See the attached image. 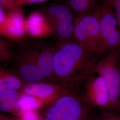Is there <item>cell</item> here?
<instances>
[{
	"label": "cell",
	"mask_w": 120,
	"mask_h": 120,
	"mask_svg": "<svg viewBox=\"0 0 120 120\" xmlns=\"http://www.w3.org/2000/svg\"><path fill=\"white\" fill-rule=\"evenodd\" d=\"M45 15L59 41H73L75 16L68 6L52 5L48 8Z\"/></svg>",
	"instance_id": "7"
},
{
	"label": "cell",
	"mask_w": 120,
	"mask_h": 120,
	"mask_svg": "<svg viewBox=\"0 0 120 120\" xmlns=\"http://www.w3.org/2000/svg\"><path fill=\"white\" fill-rule=\"evenodd\" d=\"M120 46L109 52L96 63L94 73L103 78L107 85L110 97V109H119L120 71L118 61Z\"/></svg>",
	"instance_id": "5"
},
{
	"label": "cell",
	"mask_w": 120,
	"mask_h": 120,
	"mask_svg": "<svg viewBox=\"0 0 120 120\" xmlns=\"http://www.w3.org/2000/svg\"><path fill=\"white\" fill-rule=\"evenodd\" d=\"M43 116L38 111L22 109L19 119L21 120H41Z\"/></svg>",
	"instance_id": "17"
},
{
	"label": "cell",
	"mask_w": 120,
	"mask_h": 120,
	"mask_svg": "<svg viewBox=\"0 0 120 120\" xmlns=\"http://www.w3.org/2000/svg\"><path fill=\"white\" fill-rule=\"evenodd\" d=\"M12 47L8 41L0 37V60L1 62L6 61L14 57Z\"/></svg>",
	"instance_id": "15"
},
{
	"label": "cell",
	"mask_w": 120,
	"mask_h": 120,
	"mask_svg": "<svg viewBox=\"0 0 120 120\" xmlns=\"http://www.w3.org/2000/svg\"><path fill=\"white\" fill-rule=\"evenodd\" d=\"M56 99L45 98L30 95L24 94L19 99L17 104L22 109L39 111L53 102Z\"/></svg>",
	"instance_id": "13"
},
{
	"label": "cell",
	"mask_w": 120,
	"mask_h": 120,
	"mask_svg": "<svg viewBox=\"0 0 120 120\" xmlns=\"http://www.w3.org/2000/svg\"><path fill=\"white\" fill-rule=\"evenodd\" d=\"M91 120H101L99 116H93Z\"/></svg>",
	"instance_id": "24"
},
{
	"label": "cell",
	"mask_w": 120,
	"mask_h": 120,
	"mask_svg": "<svg viewBox=\"0 0 120 120\" xmlns=\"http://www.w3.org/2000/svg\"><path fill=\"white\" fill-rule=\"evenodd\" d=\"M51 0H17V6H21L25 5L35 4L41 3Z\"/></svg>",
	"instance_id": "20"
},
{
	"label": "cell",
	"mask_w": 120,
	"mask_h": 120,
	"mask_svg": "<svg viewBox=\"0 0 120 120\" xmlns=\"http://www.w3.org/2000/svg\"><path fill=\"white\" fill-rule=\"evenodd\" d=\"M76 90L60 96L38 111L52 120H91L93 107L82 100Z\"/></svg>",
	"instance_id": "3"
},
{
	"label": "cell",
	"mask_w": 120,
	"mask_h": 120,
	"mask_svg": "<svg viewBox=\"0 0 120 120\" xmlns=\"http://www.w3.org/2000/svg\"><path fill=\"white\" fill-rule=\"evenodd\" d=\"M54 46L34 42L23 48L15 55V71L27 83L55 82L53 57Z\"/></svg>",
	"instance_id": "2"
},
{
	"label": "cell",
	"mask_w": 120,
	"mask_h": 120,
	"mask_svg": "<svg viewBox=\"0 0 120 120\" xmlns=\"http://www.w3.org/2000/svg\"><path fill=\"white\" fill-rule=\"evenodd\" d=\"M26 83L14 70L0 66V90H13L22 91Z\"/></svg>",
	"instance_id": "12"
},
{
	"label": "cell",
	"mask_w": 120,
	"mask_h": 120,
	"mask_svg": "<svg viewBox=\"0 0 120 120\" xmlns=\"http://www.w3.org/2000/svg\"><path fill=\"white\" fill-rule=\"evenodd\" d=\"M102 1V4H107L112 7L114 0H101Z\"/></svg>",
	"instance_id": "23"
},
{
	"label": "cell",
	"mask_w": 120,
	"mask_h": 120,
	"mask_svg": "<svg viewBox=\"0 0 120 120\" xmlns=\"http://www.w3.org/2000/svg\"><path fill=\"white\" fill-rule=\"evenodd\" d=\"M75 89V88L57 83L40 82L34 83H27L22 91L24 94L45 98L57 99Z\"/></svg>",
	"instance_id": "10"
},
{
	"label": "cell",
	"mask_w": 120,
	"mask_h": 120,
	"mask_svg": "<svg viewBox=\"0 0 120 120\" xmlns=\"http://www.w3.org/2000/svg\"><path fill=\"white\" fill-rule=\"evenodd\" d=\"M41 120H51V119H49V118H47V117H45V116H43V117H42V119H41Z\"/></svg>",
	"instance_id": "25"
},
{
	"label": "cell",
	"mask_w": 120,
	"mask_h": 120,
	"mask_svg": "<svg viewBox=\"0 0 120 120\" xmlns=\"http://www.w3.org/2000/svg\"><path fill=\"white\" fill-rule=\"evenodd\" d=\"M97 0H69L68 6L75 17L90 13L97 8Z\"/></svg>",
	"instance_id": "14"
},
{
	"label": "cell",
	"mask_w": 120,
	"mask_h": 120,
	"mask_svg": "<svg viewBox=\"0 0 120 120\" xmlns=\"http://www.w3.org/2000/svg\"><path fill=\"white\" fill-rule=\"evenodd\" d=\"M24 94L21 91L13 90H0V102H17L19 99Z\"/></svg>",
	"instance_id": "16"
},
{
	"label": "cell",
	"mask_w": 120,
	"mask_h": 120,
	"mask_svg": "<svg viewBox=\"0 0 120 120\" xmlns=\"http://www.w3.org/2000/svg\"><path fill=\"white\" fill-rule=\"evenodd\" d=\"M101 7L76 17L74 22L73 41L85 47L95 58L100 41Z\"/></svg>",
	"instance_id": "4"
},
{
	"label": "cell",
	"mask_w": 120,
	"mask_h": 120,
	"mask_svg": "<svg viewBox=\"0 0 120 120\" xmlns=\"http://www.w3.org/2000/svg\"><path fill=\"white\" fill-rule=\"evenodd\" d=\"M17 0H0V7L7 12L17 7Z\"/></svg>",
	"instance_id": "18"
},
{
	"label": "cell",
	"mask_w": 120,
	"mask_h": 120,
	"mask_svg": "<svg viewBox=\"0 0 120 120\" xmlns=\"http://www.w3.org/2000/svg\"><path fill=\"white\" fill-rule=\"evenodd\" d=\"M26 20L21 6H17L5 13L0 7V33L2 37L20 41L26 34Z\"/></svg>",
	"instance_id": "9"
},
{
	"label": "cell",
	"mask_w": 120,
	"mask_h": 120,
	"mask_svg": "<svg viewBox=\"0 0 120 120\" xmlns=\"http://www.w3.org/2000/svg\"><path fill=\"white\" fill-rule=\"evenodd\" d=\"M120 46V32L112 7L102 4L100 15V41L95 59H101L109 52Z\"/></svg>",
	"instance_id": "6"
},
{
	"label": "cell",
	"mask_w": 120,
	"mask_h": 120,
	"mask_svg": "<svg viewBox=\"0 0 120 120\" xmlns=\"http://www.w3.org/2000/svg\"><path fill=\"white\" fill-rule=\"evenodd\" d=\"M112 7L116 13L118 28L120 32V0H114Z\"/></svg>",
	"instance_id": "21"
},
{
	"label": "cell",
	"mask_w": 120,
	"mask_h": 120,
	"mask_svg": "<svg viewBox=\"0 0 120 120\" xmlns=\"http://www.w3.org/2000/svg\"><path fill=\"white\" fill-rule=\"evenodd\" d=\"M94 56L74 41H60L54 45L53 76L56 83L77 88L94 73Z\"/></svg>",
	"instance_id": "1"
},
{
	"label": "cell",
	"mask_w": 120,
	"mask_h": 120,
	"mask_svg": "<svg viewBox=\"0 0 120 120\" xmlns=\"http://www.w3.org/2000/svg\"><path fill=\"white\" fill-rule=\"evenodd\" d=\"M99 117L101 120H120V116L115 112L110 110L102 112Z\"/></svg>",
	"instance_id": "19"
},
{
	"label": "cell",
	"mask_w": 120,
	"mask_h": 120,
	"mask_svg": "<svg viewBox=\"0 0 120 120\" xmlns=\"http://www.w3.org/2000/svg\"><path fill=\"white\" fill-rule=\"evenodd\" d=\"M119 107L120 108V103H119Z\"/></svg>",
	"instance_id": "26"
},
{
	"label": "cell",
	"mask_w": 120,
	"mask_h": 120,
	"mask_svg": "<svg viewBox=\"0 0 120 120\" xmlns=\"http://www.w3.org/2000/svg\"><path fill=\"white\" fill-rule=\"evenodd\" d=\"M26 34L30 37L41 38L53 34L51 26L46 17L39 12H34L26 20Z\"/></svg>",
	"instance_id": "11"
},
{
	"label": "cell",
	"mask_w": 120,
	"mask_h": 120,
	"mask_svg": "<svg viewBox=\"0 0 120 120\" xmlns=\"http://www.w3.org/2000/svg\"></svg>",
	"instance_id": "27"
},
{
	"label": "cell",
	"mask_w": 120,
	"mask_h": 120,
	"mask_svg": "<svg viewBox=\"0 0 120 120\" xmlns=\"http://www.w3.org/2000/svg\"><path fill=\"white\" fill-rule=\"evenodd\" d=\"M0 120H21L16 117H12L4 114L3 113H0Z\"/></svg>",
	"instance_id": "22"
},
{
	"label": "cell",
	"mask_w": 120,
	"mask_h": 120,
	"mask_svg": "<svg viewBox=\"0 0 120 120\" xmlns=\"http://www.w3.org/2000/svg\"><path fill=\"white\" fill-rule=\"evenodd\" d=\"M81 84L82 100L92 107L110 109V97L107 85L102 77L96 74L89 76ZM78 91V90H77Z\"/></svg>",
	"instance_id": "8"
}]
</instances>
